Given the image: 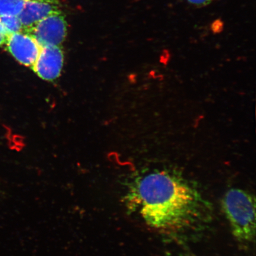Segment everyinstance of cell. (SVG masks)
I'll use <instances>...</instances> for the list:
<instances>
[{"instance_id": "6da1fadb", "label": "cell", "mask_w": 256, "mask_h": 256, "mask_svg": "<svg viewBox=\"0 0 256 256\" xmlns=\"http://www.w3.org/2000/svg\"><path fill=\"white\" fill-rule=\"evenodd\" d=\"M128 200L148 225L162 232L181 231L202 216L200 194L184 179L166 172L140 178Z\"/></svg>"}, {"instance_id": "7a4b0ae2", "label": "cell", "mask_w": 256, "mask_h": 256, "mask_svg": "<svg viewBox=\"0 0 256 256\" xmlns=\"http://www.w3.org/2000/svg\"><path fill=\"white\" fill-rule=\"evenodd\" d=\"M222 204L234 236L240 242H252L255 236L254 198L247 192L232 188L224 195Z\"/></svg>"}, {"instance_id": "3957f363", "label": "cell", "mask_w": 256, "mask_h": 256, "mask_svg": "<svg viewBox=\"0 0 256 256\" xmlns=\"http://www.w3.org/2000/svg\"><path fill=\"white\" fill-rule=\"evenodd\" d=\"M42 48L60 46L67 34V22L62 10L54 12L39 22L30 34Z\"/></svg>"}, {"instance_id": "277c9868", "label": "cell", "mask_w": 256, "mask_h": 256, "mask_svg": "<svg viewBox=\"0 0 256 256\" xmlns=\"http://www.w3.org/2000/svg\"><path fill=\"white\" fill-rule=\"evenodd\" d=\"M6 46L19 63L30 67L36 62L42 48L32 35L24 32L10 34Z\"/></svg>"}, {"instance_id": "5b68a950", "label": "cell", "mask_w": 256, "mask_h": 256, "mask_svg": "<svg viewBox=\"0 0 256 256\" xmlns=\"http://www.w3.org/2000/svg\"><path fill=\"white\" fill-rule=\"evenodd\" d=\"M64 60V52L60 46H44L41 48L39 56L31 67L42 79L53 82L62 73Z\"/></svg>"}, {"instance_id": "8992f818", "label": "cell", "mask_w": 256, "mask_h": 256, "mask_svg": "<svg viewBox=\"0 0 256 256\" xmlns=\"http://www.w3.org/2000/svg\"><path fill=\"white\" fill-rule=\"evenodd\" d=\"M58 0H28L20 14L22 32L30 34L40 22L60 10Z\"/></svg>"}, {"instance_id": "52a82bcc", "label": "cell", "mask_w": 256, "mask_h": 256, "mask_svg": "<svg viewBox=\"0 0 256 256\" xmlns=\"http://www.w3.org/2000/svg\"><path fill=\"white\" fill-rule=\"evenodd\" d=\"M28 0H0V17L18 16Z\"/></svg>"}, {"instance_id": "ba28073f", "label": "cell", "mask_w": 256, "mask_h": 256, "mask_svg": "<svg viewBox=\"0 0 256 256\" xmlns=\"http://www.w3.org/2000/svg\"><path fill=\"white\" fill-rule=\"evenodd\" d=\"M0 24L3 26L9 34L22 32V24L18 16H2L0 17Z\"/></svg>"}, {"instance_id": "9c48e42d", "label": "cell", "mask_w": 256, "mask_h": 256, "mask_svg": "<svg viewBox=\"0 0 256 256\" xmlns=\"http://www.w3.org/2000/svg\"><path fill=\"white\" fill-rule=\"evenodd\" d=\"M9 34L3 26L0 24V46H4L7 42Z\"/></svg>"}, {"instance_id": "30bf717a", "label": "cell", "mask_w": 256, "mask_h": 256, "mask_svg": "<svg viewBox=\"0 0 256 256\" xmlns=\"http://www.w3.org/2000/svg\"><path fill=\"white\" fill-rule=\"evenodd\" d=\"M185 1L191 5L200 7V6H204L210 4L214 0H185Z\"/></svg>"}]
</instances>
